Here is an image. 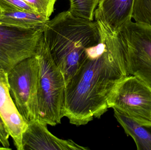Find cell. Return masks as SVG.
Segmentation results:
<instances>
[{"mask_svg": "<svg viewBox=\"0 0 151 150\" xmlns=\"http://www.w3.org/2000/svg\"><path fill=\"white\" fill-rule=\"evenodd\" d=\"M43 30L0 22V69L8 72L23 60L35 56Z\"/></svg>", "mask_w": 151, "mask_h": 150, "instance_id": "obj_7", "label": "cell"}, {"mask_svg": "<svg viewBox=\"0 0 151 150\" xmlns=\"http://www.w3.org/2000/svg\"><path fill=\"white\" fill-rule=\"evenodd\" d=\"M132 18L135 22L151 26V0H134Z\"/></svg>", "mask_w": 151, "mask_h": 150, "instance_id": "obj_14", "label": "cell"}, {"mask_svg": "<svg viewBox=\"0 0 151 150\" xmlns=\"http://www.w3.org/2000/svg\"><path fill=\"white\" fill-rule=\"evenodd\" d=\"M0 117L4 123L14 146L23 150L22 136L27 122L19 113L10 93L8 72L0 69Z\"/></svg>", "mask_w": 151, "mask_h": 150, "instance_id": "obj_9", "label": "cell"}, {"mask_svg": "<svg viewBox=\"0 0 151 150\" xmlns=\"http://www.w3.org/2000/svg\"><path fill=\"white\" fill-rule=\"evenodd\" d=\"M39 72L35 55L23 60L8 72L11 96L27 122L38 119Z\"/></svg>", "mask_w": 151, "mask_h": 150, "instance_id": "obj_5", "label": "cell"}, {"mask_svg": "<svg viewBox=\"0 0 151 150\" xmlns=\"http://www.w3.org/2000/svg\"><path fill=\"white\" fill-rule=\"evenodd\" d=\"M107 104L139 124L151 126V86L137 77L129 75L119 81Z\"/></svg>", "mask_w": 151, "mask_h": 150, "instance_id": "obj_4", "label": "cell"}, {"mask_svg": "<svg viewBox=\"0 0 151 150\" xmlns=\"http://www.w3.org/2000/svg\"><path fill=\"white\" fill-rule=\"evenodd\" d=\"M116 33L129 74L151 86V26L131 21Z\"/></svg>", "mask_w": 151, "mask_h": 150, "instance_id": "obj_6", "label": "cell"}, {"mask_svg": "<svg viewBox=\"0 0 151 150\" xmlns=\"http://www.w3.org/2000/svg\"><path fill=\"white\" fill-rule=\"evenodd\" d=\"M9 135L0 117V142L2 146L5 148L6 150H10L9 141Z\"/></svg>", "mask_w": 151, "mask_h": 150, "instance_id": "obj_17", "label": "cell"}, {"mask_svg": "<svg viewBox=\"0 0 151 150\" xmlns=\"http://www.w3.org/2000/svg\"><path fill=\"white\" fill-rule=\"evenodd\" d=\"M52 58L67 84L87 57V50L101 41L96 21L75 16L69 10L57 15L43 32Z\"/></svg>", "mask_w": 151, "mask_h": 150, "instance_id": "obj_2", "label": "cell"}, {"mask_svg": "<svg viewBox=\"0 0 151 150\" xmlns=\"http://www.w3.org/2000/svg\"><path fill=\"white\" fill-rule=\"evenodd\" d=\"M1 10H0V14H1Z\"/></svg>", "mask_w": 151, "mask_h": 150, "instance_id": "obj_19", "label": "cell"}, {"mask_svg": "<svg viewBox=\"0 0 151 150\" xmlns=\"http://www.w3.org/2000/svg\"><path fill=\"white\" fill-rule=\"evenodd\" d=\"M47 124L38 119L27 122L23 134V150H87L72 140H63L52 134Z\"/></svg>", "mask_w": 151, "mask_h": 150, "instance_id": "obj_8", "label": "cell"}, {"mask_svg": "<svg viewBox=\"0 0 151 150\" xmlns=\"http://www.w3.org/2000/svg\"><path fill=\"white\" fill-rule=\"evenodd\" d=\"M50 18L40 14L24 11L1 12L0 22L27 29H44Z\"/></svg>", "mask_w": 151, "mask_h": 150, "instance_id": "obj_12", "label": "cell"}, {"mask_svg": "<svg viewBox=\"0 0 151 150\" xmlns=\"http://www.w3.org/2000/svg\"><path fill=\"white\" fill-rule=\"evenodd\" d=\"M134 1V0H99L94 18L113 31L118 32L131 21Z\"/></svg>", "mask_w": 151, "mask_h": 150, "instance_id": "obj_10", "label": "cell"}, {"mask_svg": "<svg viewBox=\"0 0 151 150\" xmlns=\"http://www.w3.org/2000/svg\"><path fill=\"white\" fill-rule=\"evenodd\" d=\"M35 56L39 62L38 119L55 126L63 118L62 109L66 84L63 75L55 63L42 34Z\"/></svg>", "mask_w": 151, "mask_h": 150, "instance_id": "obj_3", "label": "cell"}, {"mask_svg": "<svg viewBox=\"0 0 151 150\" xmlns=\"http://www.w3.org/2000/svg\"><path fill=\"white\" fill-rule=\"evenodd\" d=\"M69 11L73 16L93 21L99 0H70Z\"/></svg>", "mask_w": 151, "mask_h": 150, "instance_id": "obj_13", "label": "cell"}, {"mask_svg": "<svg viewBox=\"0 0 151 150\" xmlns=\"http://www.w3.org/2000/svg\"><path fill=\"white\" fill-rule=\"evenodd\" d=\"M101 41L87 50V57L66 84L62 109L70 123L85 125L106 112L114 85L129 75L122 44L116 32L100 21Z\"/></svg>", "mask_w": 151, "mask_h": 150, "instance_id": "obj_1", "label": "cell"}, {"mask_svg": "<svg viewBox=\"0 0 151 150\" xmlns=\"http://www.w3.org/2000/svg\"><path fill=\"white\" fill-rule=\"evenodd\" d=\"M114 116L125 133L132 137L138 150H151V126L139 124L114 109Z\"/></svg>", "mask_w": 151, "mask_h": 150, "instance_id": "obj_11", "label": "cell"}, {"mask_svg": "<svg viewBox=\"0 0 151 150\" xmlns=\"http://www.w3.org/2000/svg\"><path fill=\"white\" fill-rule=\"evenodd\" d=\"M38 14L50 18L54 12L56 0H24Z\"/></svg>", "mask_w": 151, "mask_h": 150, "instance_id": "obj_15", "label": "cell"}, {"mask_svg": "<svg viewBox=\"0 0 151 150\" xmlns=\"http://www.w3.org/2000/svg\"><path fill=\"white\" fill-rule=\"evenodd\" d=\"M1 12H11L17 11L37 12L24 0H0Z\"/></svg>", "mask_w": 151, "mask_h": 150, "instance_id": "obj_16", "label": "cell"}, {"mask_svg": "<svg viewBox=\"0 0 151 150\" xmlns=\"http://www.w3.org/2000/svg\"><path fill=\"white\" fill-rule=\"evenodd\" d=\"M4 148L2 146L1 144V142H0V150H3Z\"/></svg>", "mask_w": 151, "mask_h": 150, "instance_id": "obj_18", "label": "cell"}]
</instances>
